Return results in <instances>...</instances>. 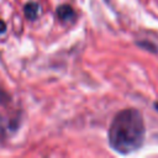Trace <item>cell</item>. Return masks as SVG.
Here are the masks:
<instances>
[{
  "label": "cell",
  "instance_id": "1",
  "mask_svg": "<svg viewBox=\"0 0 158 158\" xmlns=\"http://www.w3.org/2000/svg\"><path fill=\"white\" fill-rule=\"evenodd\" d=\"M146 128L142 114L136 109H125L112 120L109 128V144L121 154H128L142 147Z\"/></svg>",
  "mask_w": 158,
  "mask_h": 158
},
{
  "label": "cell",
  "instance_id": "2",
  "mask_svg": "<svg viewBox=\"0 0 158 158\" xmlns=\"http://www.w3.org/2000/svg\"><path fill=\"white\" fill-rule=\"evenodd\" d=\"M57 15L62 21H70V20H73L75 17V12L69 5L59 6L58 10H57Z\"/></svg>",
  "mask_w": 158,
  "mask_h": 158
},
{
  "label": "cell",
  "instance_id": "3",
  "mask_svg": "<svg viewBox=\"0 0 158 158\" xmlns=\"http://www.w3.org/2000/svg\"><path fill=\"white\" fill-rule=\"evenodd\" d=\"M40 12V6L36 4V2H28L26 6H25V15L27 19L30 20H33L37 17Z\"/></svg>",
  "mask_w": 158,
  "mask_h": 158
},
{
  "label": "cell",
  "instance_id": "4",
  "mask_svg": "<svg viewBox=\"0 0 158 158\" xmlns=\"http://www.w3.org/2000/svg\"><path fill=\"white\" fill-rule=\"evenodd\" d=\"M5 28H6V26H5V23H4L2 21H0V33H2V32L5 31Z\"/></svg>",
  "mask_w": 158,
  "mask_h": 158
},
{
  "label": "cell",
  "instance_id": "5",
  "mask_svg": "<svg viewBox=\"0 0 158 158\" xmlns=\"http://www.w3.org/2000/svg\"><path fill=\"white\" fill-rule=\"evenodd\" d=\"M154 107H156V110L158 111V102H156V104H154Z\"/></svg>",
  "mask_w": 158,
  "mask_h": 158
}]
</instances>
